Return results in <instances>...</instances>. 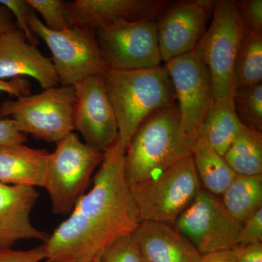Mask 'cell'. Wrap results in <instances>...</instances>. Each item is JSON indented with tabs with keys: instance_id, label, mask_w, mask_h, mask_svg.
Segmentation results:
<instances>
[{
	"instance_id": "e575fe53",
	"label": "cell",
	"mask_w": 262,
	"mask_h": 262,
	"mask_svg": "<svg viewBox=\"0 0 262 262\" xmlns=\"http://www.w3.org/2000/svg\"><path fill=\"white\" fill-rule=\"evenodd\" d=\"M17 29L14 18L8 8L0 4V35Z\"/></svg>"
},
{
	"instance_id": "d590c367",
	"label": "cell",
	"mask_w": 262,
	"mask_h": 262,
	"mask_svg": "<svg viewBox=\"0 0 262 262\" xmlns=\"http://www.w3.org/2000/svg\"><path fill=\"white\" fill-rule=\"evenodd\" d=\"M85 262H97V261H85Z\"/></svg>"
},
{
	"instance_id": "9c48e42d",
	"label": "cell",
	"mask_w": 262,
	"mask_h": 262,
	"mask_svg": "<svg viewBox=\"0 0 262 262\" xmlns=\"http://www.w3.org/2000/svg\"><path fill=\"white\" fill-rule=\"evenodd\" d=\"M175 94L181 127L193 143L199 139L202 124L215 101L208 67L194 51L165 63Z\"/></svg>"
},
{
	"instance_id": "30bf717a",
	"label": "cell",
	"mask_w": 262,
	"mask_h": 262,
	"mask_svg": "<svg viewBox=\"0 0 262 262\" xmlns=\"http://www.w3.org/2000/svg\"><path fill=\"white\" fill-rule=\"evenodd\" d=\"M157 22H118L96 31L108 69L136 70L161 66Z\"/></svg>"
},
{
	"instance_id": "d6986e66",
	"label": "cell",
	"mask_w": 262,
	"mask_h": 262,
	"mask_svg": "<svg viewBox=\"0 0 262 262\" xmlns=\"http://www.w3.org/2000/svg\"><path fill=\"white\" fill-rule=\"evenodd\" d=\"M243 126L234 110L233 100L215 101L202 124L199 139L206 141L212 149L224 156Z\"/></svg>"
},
{
	"instance_id": "cb8c5ba5",
	"label": "cell",
	"mask_w": 262,
	"mask_h": 262,
	"mask_svg": "<svg viewBox=\"0 0 262 262\" xmlns=\"http://www.w3.org/2000/svg\"><path fill=\"white\" fill-rule=\"evenodd\" d=\"M232 100L242 123L261 133L262 83L236 89Z\"/></svg>"
},
{
	"instance_id": "d6a6232c",
	"label": "cell",
	"mask_w": 262,
	"mask_h": 262,
	"mask_svg": "<svg viewBox=\"0 0 262 262\" xmlns=\"http://www.w3.org/2000/svg\"><path fill=\"white\" fill-rule=\"evenodd\" d=\"M232 251L236 262H262V243L236 246Z\"/></svg>"
},
{
	"instance_id": "4fadbf2b",
	"label": "cell",
	"mask_w": 262,
	"mask_h": 262,
	"mask_svg": "<svg viewBox=\"0 0 262 262\" xmlns=\"http://www.w3.org/2000/svg\"><path fill=\"white\" fill-rule=\"evenodd\" d=\"M165 0H75L64 1L71 27L95 32L118 22L158 21L170 6Z\"/></svg>"
},
{
	"instance_id": "6da1fadb",
	"label": "cell",
	"mask_w": 262,
	"mask_h": 262,
	"mask_svg": "<svg viewBox=\"0 0 262 262\" xmlns=\"http://www.w3.org/2000/svg\"><path fill=\"white\" fill-rule=\"evenodd\" d=\"M117 140L104 153L94 185L44 243L47 262L96 261L108 246L139 225Z\"/></svg>"
},
{
	"instance_id": "4dcf8cb0",
	"label": "cell",
	"mask_w": 262,
	"mask_h": 262,
	"mask_svg": "<svg viewBox=\"0 0 262 262\" xmlns=\"http://www.w3.org/2000/svg\"><path fill=\"white\" fill-rule=\"evenodd\" d=\"M27 141L25 134L19 131L15 120L11 118L0 120V146L24 144Z\"/></svg>"
},
{
	"instance_id": "d4e9b609",
	"label": "cell",
	"mask_w": 262,
	"mask_h": 262,
	"mask_svg": "<svg viewBox=\"0 0 262 262\" xmlns=\"http://www.w3.org/2000/svg\"><path fill=\"white\" fill-rule=\"evenodd\" d=\"M34 11H37L45 20V25L53 31H63L71 28L62 0H27Z\"/></svg>"
},
{
	"instance_id": "2e32d148",
	"label": "cell",
	"mask_w": 262,
	"mask_h": 262,
	"mask_svg": "<svg viewBox=\"0 0 262 262\" xmlns=\"http://www.w3.org/2000/svg\"><path fill=\"white\" fill-rule=\"evenodd\" d=\"M39 196L34 187L0 183V248H12L20 239L47 241L49 234L36 228L30 220Z\"/></svg>"
},
{
	"instance_id": "8fae6325",
	"label": "cell",
	"mask_w": 262,
	"mask_h": 262,
	"mask_svg": "<svg viewBox=\"0 0 262 262\" xmlns=\"http://www.w3.org/2000/svg\"><path fill=\"white\" fill-rule=\"evenodd\" d=\"M173 225L201 255L233 249L241 228L222 202L203 189Z\"/></svg>"
},
{
	"instance_id": "8992f818",
	"label": "cell",
	"mask_w": 262,
	"mask_h": 262,
	"mask_svg": "<svg viewBox=\"0 0 262 262\" xmlns=\"http://www.w3.org/2000/svg\"><path fill=\"white\" fill-rule=\"evenodd\" d=\"M72 132L56 143L50 155L44 188L51 200L55 214L68 215L85 194L91 176L104 158Z\"/></svg>"
},
{
	"instance_id": "277c9868",
	"label": "cell",
	"mask_w": 262,
	"mask_h": 262,
	"mask_svg": "<svg viewBox=\"0 0 262 262\" xmlns=\"http://www.w3.org/2000/svg\"><path fill=\"white\" fill-rule=\"evenodd\" d=\"M75 91L74 86L43 90L0 105V120L11 117L24 134L56 143L75 130Z\"/></svg>"
},
{
	"instance_id": "1f68e13d",
	"label": "cell",
	"mask_w": 262,
	"mask_h": 262,
	"mask_svg": "<svg viewBox=\"0 0 262 262\" xmlns=\"http://www.w3.org/2000/svg\"><path fill=\"white\" fill-rule=\"evenodd\" d=\"M32 84L25 77H16L9 80L0 79V92L7 93L15 98L31 94Z\"/></svg>"
},
{
	"instance_id": "5b68a950",
	"label": "cell",
	"mask_w": 262,
	"mask_h": 262,
	"mask_svg": "<svg viewBox=\"0 0 262 262\" xmlns=\"http://www.w3.org/2000/svg\"><path fill=\"white\" fill-rule=\"evenodd\" d=\"M130 189L139 223L156 222L172 225L201 189L192 155Z\"/></svg>"
},
{
	"instance_id": "e0dca14e",
	"label": "cell",
	"mask_w": 262,
	"mask_h": 262,
	"mask_svg": "<svg viewBox=\"0 0 262 262\" xmlns=\"http://www.w3.org/2000/svg\"><path fill=\"white\" fill-rule=\"evenodd\" d=\"M142 262H200L202 255L169 224L141 222L132 232Z\"/></svg>"
},
{
	"instance_id": "3957f363",
	"label": "cell",
	"mask_w": 262,
	"mask_h": 262,
	"mask_svg": "<svg viewBox=\"0 0 262 262\" xmlns=\"http://www.w3.org/2000/svg\"><path fill=\"white\" fill-rule=\"evenodd\" d=\"M104 87L118 127V141L126 151L131 138L144 120L156 110L176 102L165 66L144 70L108 69Z\"/></svg>"
},
{
	"instance_id": "4316f807",
	"label": "cell",
	"mask_w": 262,
	"mask_h": 262,
	"mask_svg": "<svg viewBox=\"0 0 262 262\" xmlns=\"http://www.w3.org/2000/svg\"><path fill=\"white\" fill-rule=\"evenodd\" d=\"M234 6L239 24L251 32L262 34L261 0L234 1Z\"/></svg>"
},
{
	"instance_id": "836d02e7",
	"label": "cell",
	"mask_w": 262,
	"mask_h": 262,
	"mask_svg": "<svg viewBox=\"0 0 262 262\" xmlns=\"http://www.w3.org/2000/svg\"><path fill=\"white\" fill-rule=\"evenodd\" d=\"M200 262H236L232 250L217 251L202 255Z\"/></svg>"
},
{
	"instance_id": "83f0119b",
	"label": "cell",
	"mask_w": 262,
	"mask_h": 262,
	"mask_svg": "<svg viewBox=\"0 0 262 262\" xmlns=\"http://www.w3.org/2000/svg\"><path fill=\"white\" fill-rule=\"evenodd\" d=\"M0 4L9 10L14 18L17 29L24 33L31 45L37 46L39 38L34 34L30 27V17L34 10L29 6L27 0H0Z\"/></svg>"
},
{
	"instance_id": "7c38bea8",
	"label": "cell",
	"mask_w": 262,
	"mask_h": 262,
	"mask_svg": "<svg viewBox=\"0 0 262 262\" xmlns=\"http://www.w3.org/2000/svg\"><path fill=\"white\" fill-rule=\"evenodd\" d=\"M74 88L75 130L80 133L86 144L105 153L118 140V127L103 75L88 77Z\"/></svg>"
},
{
	"instance_id": "ba28073f",
	"label": "cell",
	"mask_w": 262,
	"mask_h": 262,
	"mask_svg": "<svg viewBox=\"0 0 262 262\" xmlns=\"http://www.w3.org/2000/svg\"><path fill=\"white\" fill-rule=\"evenodd\" d=\"M241 28L234 1H215L211 23L194 51L211 74L215 101L233 99L234 63Z\"/></svg>"
},
{
	"instance_id": "603a6c76",
	"label": "cell",
	"mask_w": 262,
	"mask_h": 262,
	"mask_svg": "<svg viewBox=\"0 0 262 262\" xmlns=\"http://www.w3.org/2000/svg\"><path fill=\"white\" fill-rule=\"evenodd\" d=\"M233 76L236 89L261 83L262 34L251 32L242 26Z\"/></svg>"
},
{
	"instance_id": "f546056e",
	"label": "cell",
	"mask_w": 262,
	"mask_h": 262,
	"mask_svg": "<svg viewBox=\"0 0 262 262\" xmlns=\"http://www.w3.org/2000/svg\"><path fill=\"white\" fill-rule=\"evenodd\" d=\"M46 258L44 244L26 251L0 248V262H40Z\"/></svg>"
},
{
	"instance_id": "484cf974",
	"label": "cell",
	"mask_w": 262,
	"mask_h": 262,
	"mask_svg": "<svg viewBox=\"0 0 262 262\" xmlns=\"http://www.w3.org/2000/svg\"><path fill=\"white\" fill-rule=\"evenodd\" d=\"M97 262H142L132 234L122 236L108 246Z\"/></svg>"
},
{
	"instance_id": "52a82bcc",
	"label": "cell",
	"mask_w": 262,
	"mask_h": 262,
	"mask_svg": "<svg viewBox=\"0 0 262 262\" xmlns=\"http://www.w3.org/2000/svg\"><path fill=\"white\" fill-rule=\"evenodd\" d=\"M30 27L51 51L61 86H74L88 77L103 75L108 70L95 31L79 27L51 30L34 11L31 15Z\"/></svg>"
},
{
	"instance_id": "5bb4252c",
	"label": "cell",
	"mask_w": 262,
	"mask_h": 262,
	"mask_svg": "<svg viewBox=\"0 0 262 262\" xmlns=\"http://www.w3.org/2000/svg\"><path fill=\"white\" fill-rule=\"evenodd\" d=\"M214 2L182 1L170 5L157 22L158 44L165 63L194 51L206 30Z\"/></svg>"
},
{
	"instance_id": "ac0fdd59",
	"label": "cell",
	"mask_w": 262,
	"mask_h": 262,
	"mask_svg": "<svg viewBox=\"0 0 262 262\" xmlns=\"http://www.w3.org/2000/svg\"><path fill=\"white\" fill-rule=\"evenodd\" d=\"M51 153L24 144L0 146V183L44 187Z\"/></svg>"
},
{
	"instance_id": "9a60e30c",
	"label": "cell",
	"mask_w": 262,
	"mask_h": 262,
	"mask_svg": "<svg viewBox=\"0 0 262 262\" xmlns=\"http://www.w3.org/2000/svg\"><path fill=\"white\" fill-rule=\"evenodd\" d=\"M32 77L43 90L58 84L51 58L43 56L18 29L0 35V79Z\"/></svg>"
},
{
	"instance_id": "f1b7e54d",
	"label": "cell",
	"mask_w": 262,
	"mask_h": 262,
	"mask_svg": "<svg viewBox=\"0 0 262 262\" xmlns=\"http://www.w3.org/2000/svg\"><path fill=\"white\" fill-rule=\"evenodd\" d=\"M261 243L262 208L241 225L237 246Z\"/></svg>"
},
{
	"instance_id": "44dd1931",
	"label": "cell",
	"mask_w": 262,
	"mask_h": 262,
	"mask_svg": "<svg viewBox=\"0 0 262 262\" xmlns=\"http://www.w3.org/2000/svg\"><path fill=\"white\" fill-rule=\"evenodd\" d=\"M222 196L227 211L242 225L262 208V175H236Z\"/></svg>"
},
{
	"instance_id": "7402d4cb",
	"label": "cell",
	"mask_w": 262,
	"mask_h": 262,
	"mask_svg": "<svg viewBox=\"0 0 262 262\" xmlns=\"http://www.w3.org/2000/svg\"><path fill=\"white\" fill-rule=\"evenodd\" d=\"M223 158L237 175H262L261 133L244 125Z\"/></svg>"
},
{
	"instance_id": "ffe728a7",
	"label": "cell",
	"mask_w": 262,
	"mask_h": 262,
	"mask_svg": "<svg viewBox=\"0 0 262 262\" xmlns=\"http://www.w3.org/2000/svg\"><path fill=\"white\" fill-rule=\"evenodd\" d=\"M192 158L199 180L206 191L214 195L223 194L237 175L223 156L201 138L194 143Z\"/></svg>"
},
{
	"instance_id": "7a4b0ae2",
	"label": "cell",
	"mask_w": 262,
	"mask_h": 262,
	"mask_svg": "<svg viewBox=\"0 0 262 262\" xmlns=\"http://www.w3.org/2000/svg\"><path fill=\"white\" fill-rule=\"evenodd\" d=\"M193 145L181 127L177 102L156 110L139 125L125 151L124 168L129 186L155 178L192 156Z\"/></svg>"
}]
</instances>
